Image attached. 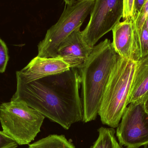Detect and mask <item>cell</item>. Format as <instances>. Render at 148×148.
I'll return each mask as SVG.
<instances>
[{"instance_id":"7","label":"cell","mask_w":148,"mask_h":148,"mask_svg":"<svg viewBox=\"0 0 148 148\" xmlns=\"http://www.w3.org/2000/svg\"><path fill=\"white\" fill-rule=\"evenodd\" d=\"M121 119L116 131L120 145L127 148L148 145V113L144 103L129 104Z\"/></svg>"},{"instance_id":"15","label":"cell","mask_w":148,"mask_h":148,"mask_svg":"<svg viewBox=\"0 0 148 148\" xmlns=\"http://www.w3.org/2000/svg\"><path fill=\"white\" fill-rule=\"evenodd\" d=\"M8 49L6 43L0 38V74L5 72L9 60Z\"/></svg>"},{"instance_id":"17","label":"cell","mask_w":148,"mask_h":148,"mask_svg":"<svg viewBox=\"0 0 148 148\" xmlns=\"http://www.w3.org/2000/svg\"><path fill=\"white\" fill-rule=\"evenodd\" d=\"M17 143L8 136L0 131V148H16Z\"/></svg>"},{"instance_id":"22","label":"cell","mask_w":148,"mask_h":148,"mask_svg":"<svg viewBox=\"0 0 148 148\" xmlns=\"http://www.w3.org/2000/svg\"><path fill=\"white\" fill-rule=\"evenodd\" d=\"M145 25V27H146V28H147V30L148 32V17L147 18V20H146Z\"/></svg>"},{"instance_id":"14","label":"cell","mask_w":148,"mask_h":148,"mask_svg":"<svg viewBox=\"0 0 148 148\" xmlns=\"http://www.w3.org/2000/svg\"><path fill=\"white\" fill-rule=\"evenodd\" d=\"M148 17V0H146L145 4L141 10L140 14L134 17V22L136 29L139 33L142 32L146 20Z\"/></svg>"},{"instance_id":"23","label":"cell","mask_w":148,"mask_h":148,"mask_svg":"<svg viewBox=\"0 0 148 148\" xmlns=\"http://www.w3.org/2000/svg\"><path fill=\"white\" fill-rule=\"evenodd\" d=\"M145 148H148V147H147V146H146V147H145Z\"/></svg>"},{"instance_id":"10","label":"cell","mask_w":148,"mask_h":148,"mask_svg":"<svg viewBox=\"0 0 148 148\" xmlns=\"http://www.w3.org/2000/svg\"><path fill=\"white\" fill-rule=\"evenodd\" d=\"M84 40L80 27L76 29L59 46L55 58H60L71 68H81L92 52Z\"/></svg>"},{"instance_id":"12","label":"cell","mask_w":148,"mask_h":148,"mask_svg":"<svg viewBox=\"0 0 148 148\" xmlns=\"http://www.w3.org/2000/svg\"><path fill=\"white\" fill-rule=\"evenodd\" d=\"M29 148H75L64 135H51L29 144Z\"/></svg>"},{"instance_id":"16","label":"cell","mask_w":148,"mask_h":148,"mask_svg":"<svg viewBox=\"0 0 148 148\" xmlns=\"http://www.w3.org/2000/svg\"><path fill=\"white\" fill-rule=\"evenodd\" d=\"M141 58L148 55V32L144 25L140 38Z\"/></svg>"},{"instance_id":"11","label":"cell","mask_w":148,"mask_h":148,"mask_svg":"<svg viewBox=\"0 0 148 148\" xmlns=\"http://www.w3.org/2000/svg\"><path fill=\"white\" fill-rule=\"evenodd\" d=\"M148 98V55L136 62L129 104L144 103Z\"/></svg>"},{"instance_id":"2","label":"cell","mask_w":148,"mask_h":148,"mask_svg":"<svg viewBox=\"0 0 148 148\" xmlns=\"http://www.w3.org/2000/svg\"><path fill=\"white\" fill-rule=\"evenodd\" d=\"M119 56L110 40L106 39L93 47L88 59L78 69L84 122L96 119L110 75Z\"/></svg>"},{"instance_id":"13","label":"cell","mask_w":148,"mask_h":148,"mask_svg":"<svg viewBox=\"0 0 148 148\" xmlns=\"http://www.w3.org/2000/svg\"><path fill=\"white\" fill-rule=\"evenodd\" d=\"M98 132V138L90 148H123L116 139L114 128L101 127Z\"/></svg>"},{"instance_id":"1","label":"cell","mask_w":148,"mask_h":148,"mask_svg":"<svg viewBox=\"0 0 148 148\" xmlns=\"http://www.w3.org/2000/svg\"><path fill=\"white\" fill-rule=\"evenodd\" d=\"M80 86L78 69L70 68L30 82L16 81V90L11 99L23 101L44 117L68 130L83 120Z\"/></svg>"},{"instance_id":"9","label":"cell","mask_w":148,"mask_h":148,"mask_svg":"<svg viewBox=\"0 0 148 148\" xmlns=\"http://www.w3.org/2000/svg\"><path fill=\"white\" fill-rule=\"evenodd\" d=\"M68 64L59 58L36 56L21 71L16 72V81L29 83L69 70Z\"/></svg>"},{"instance_id":"8","label":"cell","mask_w":148,"mask_h":148,"mask_svg":"<svg viewBox=\"0 0 148 148\" xmlns=\"http://www.w3.org/2000/svg\"><path fill=\"white\" fill-rule=\"evenodd\" d=\"M112 31V45L120 57L136 62L141 59L140 47L135 37L132 17L120 22Z\"/></svg>"},{"instance_id":"21","label":"cell","mask_w":148,"mask_h":148,"mask_svg":"<svg viewBox=\"0 0 148 148\" xmlns=\"http://www.w3.org/2000/svg\"><path fill=\"white\" fill-rule=\"evenodd\" d=\"M144 107H145V110L148 113V98L144 103Z\"/></svg>"},{"instance_id":"5","label":"cell","mask_w":148,"mask_h":148,"mask_svg":"<svg viewBox=\"0 0 148 148\" xmlns=\"http://www.w3.org/2000/svg\"><path fill=\"white\" fill-rule=\"evenodd\" d=\"M95 0H76L72 6L66 5L57 22L48 29L38 45L37 56L55 58L61 43L76 29L81 27L91 13Z\"/></svg>"},{"instance_id":"4","label":"cell","mask_w":148,"mask_h":148,"mask_svg":"<svg viewBox=\"0 0 148 148\" xmlns=\"http://www.w3.org/2000/svg\"><path fill=\"white\" fill-rule=\"evenodd\" d=\"M45 117L21 100H13L0 106L3 132L19 145H27L40 132Z\"/></svg>"},{"instance_id":"6","label":"cell","mask_w":148,"mask_h":148,"mask_svg":"<svg viewBox=\"0 0 148 148\" xmlns=\"http://www.w3.org/2000/svg\"><path fill=\"white\" fill-rule=\"evenodd\" d=\"M123 14V0H95L89 21L82 31L86 43L93 48L104 35L120 22Z\"/></svg>"},{"instance_id":"3","label":"cell","mask_w":148,"mask_h":148,"mask_svg":"<svg viewBox=\"0 0 148 148\" xmlns=\"http://www.w3.org/2000/svg\"><path fill=\"white\" fill-rule=\"evenodd\" d=\"M136 62L118 57L110 75L98 115L102 123L117 127L129 105Z\"/></svg>"},{"instance_id":"18","label":"cell","mask_w":148,"mask_h":148,"mask_svg":"<svg viewBox=\"0 0 148 148\" xmlns=\"http://www.w3.org/2000/svg\"><path fill=\"white\" fill-rule=\"evenodd\" d=\"M134 2V0H123V20L133 17Z\"/></svg>"},{"instance_id":"19","label":"cell","mask_w":148,"mask_h":148,"mask_svg":"<svg viewBox=\"0 0 148 148\" xmlns=\"http://www.w3.org/2000/svg\"><path fill=\"white\" fill-rule=\"evenodd\" d=\"M146 0H134V15L136 16L140 12L142 8L145 4Z\"/></svg>"},{"instance_id":"20","label":"cell","mask_w":148,"mask_h":148,"mask_svg":"<svg viewBox=\"0 0 148 148\" xmlns=\"http://www.w3.org/2000/svg\"><path fill=\"white\" fill-rule=\"evenodd\" d=\"M66 5H69V6H72L75 3V2L76 0H63Z\"/></svg>"}]
</instances>
